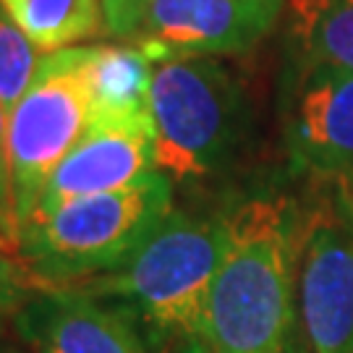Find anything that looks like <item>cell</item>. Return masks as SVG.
I'll return each instance as SVG.
<instances>
[{
  "label": "cell",
  "mask_w": 353,
  "mask_h": 353,
  "mask_svg": "<svg viewBox=\"0 0 353 353\" xmlns=\"http://www.w3.org/2000/svg\"><path fill=\"white\" fill-rule=\"evenodd\" d=\"M39 290L32 270L26 267L19 246L16 230L0 223V322L16 316V312L24 306Z\"/></svg>",
  "instance_id": "obj_15"
},
{
  "label": "cell",
  "mask_w": 353,
  "mask_h": 353,
  "mask_svg": "<svg viewBox=\"0 0 353 353\" xmlns=\"http://www.w3.org/2000/svg\"><path fill=\"white\" fill-rule=\"evenodd\" d=\"M147 6L150 0H102L105 32H110L113 37L131 39L139 29Z\"/></svg>",
  "instance_id": "obj_16"
},
{
  "label": "cell",
  "mask_w": 353,
  "mask_h": 353,
  "mask_svg": "<svg viewBox=\"0 0 353 353\" xmlns=\"http://www.w3.org/2000/svg\"><path fill=\"white\" fill-rule=\"evenodd\" d=\"M290 144L319 170H353V74L314 65L290 113Z\"/></svg>",
  "instance_id": "obj_10"
},
{
  "label": "cell",
  "mask_w": 353,
  "mask_h": 353,
  "mask_svg": "<svg viewBox=\"0 0 353 353\" xmlns=\"http://www.w3.org/2000/svg\"><path fill=\"white\" fill-rule=\"evenodd\" d=\"M154 170L170 181L210 176L225 163L241 126V89L212 58L154 65L150 89Z\"/></svg>",
  "instance_id": "obj_4"
},
{
  "label": "cell",
  "mask_w": 353,
  "mask_h": 353,
  "mask_svg": "<svg viewBox=\"0 0 353 353\" xmlns=\"http://www.w3.org/2000/svg\"><path fill=\"white\" fill-rule=\"evenodd\" d=\"M154 65L139 45H92V121L150 118Z\"/></svg>",
  "instance_id": "obj_11"
},
{
  "label": "cell",
  "mask_w": 353,
  "mask_h": 353,
  "mask_svg": "<svg viewBox=\"0 0 353 353\" xmlns=\"http://www.w3.org/2000/svg\"><path fill=\"white\" fill-rule=\"evenodd\" d=\"M42 55L45 52H39L34 42L0 8V105L8 113L24 97Z\"/></svg>",
  "instance_id": "obj_14"
},
{
  "label": "cell",
  "mask_w": 353,
  "mask_h": 353,
  "mask_svg": "<svg viewBox=\"0 0 353 353\" xmlns=\"http://www.w3.org/2000/svg\"><path fill=\"white\" fill-rule=\"evenodd\" d=\"M225 223L199 338L207 353H283L296 303V212L288 199H252Z\"/></svg>",
  "instance_id": "obj_1"
},
{
  "label": "cell",
  "mask_w": 353,
  "mask_h": 353,
  "mask_svg": "<svg viewBox=\"0 0 353 353\" xmlns=\"http://www.w3.org/2000/svg\"><path fill=\"white\" fill-rule=\"evenodd\" d=\"M89 48L45 52L24 97L8 113L16 220L24 223L50 183L55 168L92 123Z\"/></svg>",
  "instance_id": "obj_5"
},
{
  "label": "cell",
  "mask_w": 353,
  "mask_h": 353,
  "mask_svg": "<svg viewBox=\"0 0 353 353\" xmlns=\"http://www.w3.org/2000/svg\"><path fill=\"white\" fill-rule=\"evenodd\" d=\"M173 181H144L26 217L16 228L21 256L39 288L76 285L126 265L144 239L173 212Z\"/></svg>",
  "instance_id": "obj_2"
},
{
  "label": "cell",
  "mask_w": 353,
  "mask_h": 353,
  "mask_svg": "<svg viewBox=\"0 0 353 353\" xmlns=\"http://www.w3.org/2000/svg\"><path fill=\"white\" fill-rule=\"evenodd\" d=\"M223 252V220L212 223L173 210L128 256L126 265L71 288L94 299H126L157 332L199 338Z\"/></svg>",
  "instance_id": "obj_3"
},
{
  "label": "cell",
  "mask_w": 353,
  "mask_h": 353,
  "mask_svg": "<svg viewBox=\"0 0 353 353\" xmlns=\"http://www.w3.org/2000/svg\"><path fill=\"white\" fill-rule=\"evenodd\" d=\"M0 223L19 228L16 220V199H13L11 163H8V110L0 105Z\"/></svg>",
  "instance_id": "obj_17"
},
{
  "label": "cell",
  "mask_w": 353,
  "mask_h": 353,
  "mask_svg": "<svg viewBox=\"0 0 353 353\" xmlns=\"http://www.w3.org/2000/svg\"><path fill=\"white\" fill-rule=\"evenodd\" d=\"M0 8L39 52L79 48L105 29L102 0H0Z\"/></svg>",
  "instance_id": "obj_12"
},
{
  "label": "cell",
  "mask_w": 353,
  "mask_h": 353,
  "mask_svg": "<svg viewBox=\"0 0 353 353\" xmlns=\"http://www.w3.org/2000/svg\"><path fill=\"white\" fill-rule=\"evenodd\" d=\"M299 301L312 353H353V241L335 228L312 233Z\"/></svg>",
  "instance_id": "obj_9"
},
{
  "label": "cell",
  "mask_w": 353,
  "mask_h": 353,
  "mask_svg": "<svg viewBox=\"0 0 353 353\" xmlns=\"http://www.w3.org/2000/svg\"><path fill=\"white\" fill-rule=\"evenodd\" d=\"M343 202L348 207V217L353 220V170L345 173V181H343Z\"/></svg>",
  "instance_id": "obj_18"
},
{
  "label": "cell",
  "mask_w": 353,
  "mask_h": 353,
  "mask_svg": "<svg viewBox=\"0 0 353 353\" xmlns=\"http://www.w3.org/2000/svg\"><path fill=\"white\" fill-rule=\"evenodd\" d=\"M254 3H262V6H275V8H283L285 0H254Z\"/></svg>",
  "instance_id": "obj_19"
},
{
  "label": "cell",
  "mask_w": 353,
  "mask_h": 353,
  "mask_svg": "<svg viewBox=\"0 0 353 353\" xmlns=\"http://www.w3.org/2000/svg\"><path fill=\"white\" fill-rule=\"evenodd\" d=\"M0 353H3V351H0Z\"/></svg>",
  "instance_id": "obj_20"
},
{
  "label": "cell",
  "mask_w": 353,
  "mask_h": 353,
  "mask_svg": "<svg viewBox=\"0 0 353 353\" xmlns=\"http://www.w3.org/2000/svg\"><path fill=\"white\" fill-rule=\"evenodd\" d=\"M278 13L254 0H150L131 39L160 63L236 55L265 37Z\"/></svg>",
  "instance_id": "obj_6"
},
{
  "label": "cell",
  "mask_w": 353,
  "mask_h": 353,
  "mask_svg": "<svg viewBox=\"0 0 353 353\" xmlns=\"http://www.w3.org/2000/svg\"><path fill=\"white\" fill-rule=\"evenodd\" d=\"M293 34L314 65L353 74V0H288Z\"/></svg>",
  "instance_id": "obj_13"
},
{
  "label": "cell",
  "mask_w": 353,
  "mask_h": 353,
  "mask_svg": "<svg viewBox=\"0 0 353 353\" xmlns=\"http://www.w3.org/2000/svg\"><path fill=\"white\" fill-rule=\"evenodd\" d=\"M152 173H157L152 115L92 121L84 137L55 168L50 183L32 214L50 212L74 199L126 189Z\"/></svg>",
  "instance_id": "obj_7"
},
{
  "label": "cell",
  "mask_w": 353,
  "mask_h": 353,
  "mask_svg": "<svg viewBox=\"0 0 353 353\" xmlns=\"http://www.w3.org/2000/svg\"><path fill=\"white\" fill-rule=\"evenodd\" d=\"M13 327L34 353H144L126 316L71 285L39 288Z\"/></svg>",
  "instance_id": "obj_8"
}]
</instances>
